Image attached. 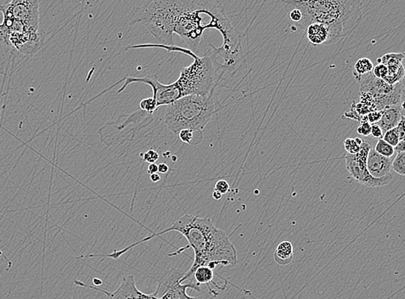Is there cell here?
Listing matches in <instances>:
<instances>
[{"mask_svg":"<svg viewBox=\"0 0 405 299\" xmlns=\"http://www.w3.org/2000/svg\"><path fill=\"white\" fill-rule=\"evenodd\" d=\"M135 22L141 24L158 44L173 46L176 34L187 49L196 53L207 29H216L223 37L221 47L213 46L217 58L226 70H235L244 60L241 33L226 17L218 0H147L134 12Z\"/></svg>","mask_w":405,"mask_h":299,"instance_id":"cell-1","label":"cell"},{"mask_svg":"<svg viewBox=\"0 0 405 299\" xmlns=\"http://www.w3.org/2000/svg\"><path fill=\"white\" fill-rule=\"evenodd\" d=\"M172 231H176L183 235L187 239L188 246L178 249L176 252L169 256L180 255L188 248L193 249L195 252L193 265L187 272H185L182 279V283L187 281L201 291V288L194 284L193 273L197 267L206 266L213 270L219 266H234L237 264V251L226 232L218 228L209 218H201L189 214L182 215L171 226L161 232L153 233L150 236L142 239V241H137L121 251L114 250L112 254L101 255L100 256L117 260L134 246Z\"/></svg>","mask_w":405,"mask_h":299,"instance_id":"cell-2","label":"cell"},{"mask_svg":"<svg viewBox=\"0 0 405 299\" xmlns=\"http://www.w3.org/2000/svg\"><path fill=\"white\" fill-rule=\"evenodd\" d=\"M299 10L302 22L299 29L306 30L313 22L327 26L335 43L349 36L358 27L363 17L360 0H285Z\"/></svg>","mask_w":405,"mask_h":299,"instance_id":"cell-3","label":"cell"},{"mask_svg":"<svg viewBox=\"0 0 405 299\" xmlns=\"http://www.w3.org/2000/svg\"><path fill=\"white\" fill-rule=\"evenodd\" d=\"M157 48L162 49L168 52L182 53L193 59L192 63L181 70L179 77L175 82L174 87L178 90L182 97L191 95H207L215 93L219 82L222 78L219 74L218 60L212 54L208 44L206 47V53L203 56H199L197 54L188 49L181 46H164L158 43H146V44L133 45L129 49H147Z\"/></svg>","mask_w":405,"mask_h":299,"instance_id":"cell-4","label":"cell"},{"mask_svg":"<svg viewBox=\"0 0 405 299\" xmlns=\"http://www.w3.org/2000/svg\"><path fill=\"white\" fill-rule=\"evenodd\" d=\"M164 108V124L175 136H178L184 129L202 131L217 112V103L215 93H210L184 96Z\"/></svg>","mask_w":405,"mask_h":299,"instance_id":"cell-5","label":"cell"},{"mask_svg":"<svg viewBox=\"0 0 405 299\" xmlns=\"http://www.w3.org/2000/svg\"><path fill=\"white\" fill-rule=\"evenodd\" d=\"M353 75L361 86V92L369 93L372 95L377 111L404 103L403 81L391 86L382 79L375 77L372 72L365 74L363 76Z\"/></svg>","mask_w":405,"mask_h":299,"instance_id":"cell-6","label":"cell"},{"mask_svg":"<svg viewBox=\"0 0 405 299\" xmlns=\"http://www.w3.org/2000/svg\"><path fill=\"white\" fill-rule=\"evenodd\" d=\"M371 148L372 145L368 141L363 140L358 153L346 154V168L350 176L361 185L370 188L382 187L391 182V180L393 179V175L389 174L387 176L380 178H376L371 176L366 166L367 157Z\"/></svg>","mask_w":405,"mask_h":299,"instance_id":"cell-7","label":"cell"},{"mask_svg":"<svg viewBox=\"0 0 405 299\" xmlns=\"http://www.w3.org/2000/svg\"><path fill=\"white\" fill-rule=\"evenodd\" d=\"M184 274L180 268L171 269L160 278L157 289L152 294L157 299H202L201 296H190L187 293L188 289L200 291L189 283H182Z\"/></svg>","mask_w":405,"mask_h":299,"instance_id":"cell-8","label":"cell"},{"mask_svg":"<svg viewBox=\"0 0 405 299\" xmlns=\"http://www.w3.org/2000/svg\"><path fill=\"white\" fill-rule=\"evenodd\" d=\"M40 0H11L0 6L5 17L14 18L35 31H39Z\"/></svg>","mask_w":405,"mask_h":299,"instance_id":"cell-9","label":"cell"},{"mask_svg":"<svg viewBox=\"0 0 405 299\" xmlns=\"http://www.w3.org/2000/svg\"><path fill=\"white\" fill-rule=\"evenodd\" d=\"M75 284L81 287H87L94 291H101L102 293L106 294V296H108L110 299H157L153 294L144 293L137 289L133 275H127L123 277L120 286L116 291L112 292L104 291L102 289L99 288L98 286H92L78 280H76Z\"/></svg>","mask_w":405,"mask_h":299,"instance_id":"cell-10","label":"cell"},{"mask_svg":"<svg viewBox=\"0 0 405 299\" xmlns=\"http://www.w3.org/2000/svg\"><path fill=\"white\" fill-rule=\"evenodd\" d=\"M366 166L369 173L376 178L384 177L391 173V157H384L376 152L372 147L369 151Z\"/></svg>","mask_w":405,"mask_h":299,"instance_id":"cell-11","label":"cell"},{"mask_svg":"<svg viewBox=\"0 0 405 299\" xmlns=\"http://www.w3.org/2000/svg\"><path fill=\"white\" fill-rule=\"evenodd\" d=\"M305 31L307 32L308 42L315 46L331 45L335 43L329 28L325 25L313 22L307 26Z\"/></svg>","mask_w":405,"mask_h":299,"instance_id":"cell-12","label":"cell"},{"mask_svg":"<svg viewBox=\"0 0 405 299\" xmlns=\"http://www.w3.org/2000/svg\"><path fill=\"white\" fill-rule=\"evenodd\" d=\"M404 103L401 104L399 106H389L383 110L382 117L377 125L381 128L383 133H385L386 131L396 127L400 120L404 117Z\"/></svg>","mask_w":405,"mask_h":299,"instance_id":"cell-13","label":"cell"},{"mask_svg":"<svg viewBox=\"0 0 405 299\" xmlns=\"http://www.w3.org/2000/svg\"><path fill=\"white\" fill-rule=\"evenodd\" d=\"M215 275H216V273H215L213 270L208 267V266H199V267H197V268L195 270V271H194V284H195L197 287H199V288H201V285H206L207 288L208 289V291H209L211 293H212V289H211V285H213V286H216V289L223 290V289L221 288V287L213 281Z\"/></svg>","mask_w":405,"mask_h":299,"instance_id":"cell-14","label":"cell"},{"mask_svg":"<svg viewBox=\"0 0 405 299\" xmlns=\"http://www.w3.org/2000/svg\"><path fill=\"white\" fill-rule=\"evenodd\" d=\"M274 260L280 266H287L293 260V245L290 241H282L274 252Z\"/></svg>","mask_w":405,"mask_h":299,"instance_id":"cell-15","label":"cell"},{"mask_svg":"<svg viewBox=\"0 0 405 299\" xmlns=\"http://www.w3.org/2000/svg\"><path fill=\"white\" fill-rule=\"evenodd\" d=\"M388 68V74L384 79V81L387 82L389 85L394 86L399 83L400 81H403L404 77V67L402 63L399 64L391 65L386 66Z\"/></svg>","mask_w":405,"mask_h":299,"instance_id":"cell-16","label":"cell"},{"mask_svg":"<svg viewBox=\"0 0 405 299\" xmlns=\"http://www.w3.org/2000/svg\"><path fill=\"white\" fill-rule=\"evenodd\" d=\"M180 140L186 144H189L192 146L199 145L203 140V133L201 130H190L184 129L178 133Z\"/></svg>","mask_w":405,"mask_h":299,"instance_id":"cell-17","label":"cell"},{"mask_svg":"<svg viewBox=\"0 0 405 299\" xmlns=\"http://www.w3.org/2000/svg\"><path fill=\"white\" fill-rule=\"evenodd\" d=\"M404 54L403 53H388L381 56L377 59V63L385 64L386 66H391V65L399 64L402 63V60L404 59Z\"/></svg>","mask_w":405,"mask_h":299,"instance_id":"cell-18","label":"cell"},{"mask_svg":"<svg viewBox=\"0 0 405 299\" xmlns=\"http://www.w3.org/2000/svg\"><path fill=\"white\" fill-rule=\"evenodd\" d=\"M373 67H374L373 63H372V61L370 59H359L358 61L355 63L353 74H356V75H359V76H363L365 74L372 72Z\"/></svg>","mask_w":405,"mask_h":299,"instance_id":"cell-19","label":"cell"},{"mask_svg":"<svg viewBox=\"0 0 405 299\" xmlns=\"http://www.w3.org/2000/svg\"><path fill=\"white\" fill-rule=\"evenodd\" d=\"M391 169L401 176H405V151L398 152L391 161Z\"/></svg>","mask_w":405,"mask_h":299,"instance_id":"cell-20","label":"cell"},{"mask_svg":"<svg viewBox=\"0 0 405 299\" xmlns=\"http://www.w3.org/2000/svg\"><path fill=\"white\" fill-rule=\"evenodd\" d=\"M376 152L382 155L384 157H391L395 153V149L393 146L389 145L388 143H386L385 140L380 139L377 141L375 148H373Z\"/></svg>","mask_w":405,"mask_h":299,"instance_id":"cell-21","label":"cell"},{"mask_svg":"<svg viewBox=\"0 0 405 299\" xmlns=\"http://www.w3.org/2000/svg\"><path fill=\"white\" fill-rule=\"evenodd\" d=\"M363 142V140L361 137H355V139H347L343 143L344 148L348 154L358 153L361 149V144Z\"/></svg>","mask_w":405,"mask_h":299,"instance_id":"cell-22","label":"cell"},{"mask_svg":"<svg viewBox=\"0 0 405 299\" xmlns=\"http://www.w3.org/2000/svg\"><path fill=\"white\" fill-rule=\"evenodd\" d=\"M139 107L140 110H142V111L146 112L148 114H154V112H156L157 108H158L157 106V102L152 97L144 99V100L140 101Z\"/></svg>","mask_w":405,"mask_h":299,"instance_id":"cell-23","label":"cell"},{"mask_svg":"<svg viewBox=\"0 0 405 299\" xmlns=\"http://www.w3.org/2000/svg\"><path fill=\"white\" fill-rule=\"evenodd\" d=\"M382 140H385L386 143H388L389 145H391L393 147L397 146V143L400 141L399 136H398V133L395 127L386 131L383 134Z\"/></svg>","mask_w":405,"mask_h":299,"instance_id":"cell-24","label":"cell"},{"mask_svg":"<svg viewBox=\"0 0 405 299\" xmlns=\"http://www.w3.org/2000/svg\"><path fill=\"white\" fill-rule=\"evenodd\" d=\"M361 126L356 129V131L359 135L361 136H370L371 135V124L369 123L366 115L361 118Z\"/></svg>","mask_w":405,"mask_h":299,"instance_id":"cell-25","label":"cell"},{"mask_svg":"<svg viewBox=\"0 0 405 299\" xmlns=\"http://www.w3.org/2000/svg\"><path fill=\"white\" fill-rule=\"evenodd\" d=\"M140 157H141L144 162L153 164V163H156L157 160L159 159V154L157 151H155L154 149L151 148L149 149L148 151H146L145 153L140 154Z\"/></svg>","mask_w":405,"mask_h":299,"instance_id":"cell-26","label":"cell"},{"mask_svg":"<svg viewBox=\"0 0 405 299\" xmlns=\"http://www.w3.org/2000/svg\"><path fill=\"white\" fill-rule=\"evenodd\" d=\"M372 73L373 74V76L375 77L384 80V79L386 78V76H387V74H388V68L385 64L377 63L372 68Z\"/></svg>","mask_w":405,"mask_h":299,"instance_id":"cell-27","label":"cell"},{"mask_svg":"<svg viewBox=\"0 0 405 299\" xmlns=\"http://www.w3.org/2000/svg\"><path fill=\"white\" fill-rule=\"evenodd\" d=\"M215 190L218 191V192L222 194V195L228 193L230 190L229 183L226 182V180H223V179H222V180H219V181L216 182V186H215Z\"/></svg>","mask_w":405,"mask_h":299,"instance_id":"cell-28","label":"cell"},{"mask_svg":"<svg viewBox=\"0 0 405 299\" xmlns=\"http://www.w3.org/2000/svg\"><path fill=\"white\" fill-rule=\"evenodd\" d=\"M382 114H383V110H378V111L369 112L368 114L366 115V117H367L369 123L377 124L382 117Z\"/></svg>","mask_w":405,"mask_h":299,"instance_id":"cell-29","label":"cell"},{"mask_svg":"<svg viewBox=\"0 0 405 299\" xmlns=\"http://www.w3.org/2000/svg\"><path fill=\"white\" fill-rule=\"evenodd\" d=\"M383 131L377 124H371V135L372 137L380 140L383 137Z\"/></svg>","mask_w":405,"mask_h":299,"instance_id":"cell-30","label":"cell"},{"mask_svg":"<svg viewBox=\"0 0 405 299\" xmlns=\"http://www.w3.org/2000/svg\"><path fill=\"white\" fill-rule=\"evenodd\" d=\"M404 123H405V118L402 117L401 120H400L399 122L397 124V126L395 127L396 130H397V133H398V136H399V140H405V128H404Z\"/></svg>","mask_w":405,"mask_h":299,"instance_id":"cell-31","label":"cell"},{"mask_svg":"<svg viewBox=\"0 0 405 299\" xmlns=\"http://www.w3.org/2000/svg\"><path fill=\"white\" fill-rule=\"evenodd\" d=\"M395 151L398 152H403L405 151V140H400L399 142L397 143V146L394 147Z\"/></svg>","mask_w":405,"mask_h":299,"instance_id":"cell-32","label":"cell"},{"mask_svg":"<svg viewBox=\"0 0 405 299\" xmlns=\"http://www.w3.org/2000/svg\"><path fill=\"white\" fill-rule=\"evenodd\" d=\"M147 172H148L150 175H151V174L157 173V172H158V165H157L156 163L150 164L148 168H147Z\"/></svg>","mask_w":405,"mask_h":299,"instance_id":"cell-33","label":"cell"},{"mask_svg":"<svg viewBox=\"0 0 405 299\" xmlns=\"http://www.w3.org/2000/svg\"><path fill=\"white\" fill-rule=\"evenodd\" d=\"M169 166L165 163H162L158 165V172L162 174L168 173Z\"/></svg>","mask_w":405,"mask_h":299,"instance_id":"cell-34","label":"cell"},{"mask_svg":"<svg viewBox=\"0 0 405 299\" xmlns=\"http://www.w3.org/2000/svg\"><path fill=\"white\" fill-rule=\"evenodd\" d=\"M150 179H151V182L156 183V182H158L161 180V176H159L158 173L151 174V175H150Z\"/></svg>","mask_w":405,"mask_h":299,"instance_id":"cell-35","label":"cell"},{"mask_svg":"<svg viewBox=\"0 0 405 299\" xmlns=\"http://www.w3.org/2000/svg\"><path fill=\"white\" fill-rule=\"evenodd\" d=\"M212 198L215 199V200H221L222 198V194L220 193L218 191H216V190H213V192L212 194Z\"/></svg>","mask_w":405,"mask_h":299,"instance_id":"cell-36","label":"cell"},{"mask_svg":"<svg viewBox=\"0 0 405 299\" xmlns=\"http://www.w3.org/2000/svg\"><path fill=\"white\" fill-rule=\"evenodd\" d=\"M92 282H93V284H94L96 286H99V285H101V284H102V281H101V280H99V279H96V278L93 279V281H92Z\"/></svg>","mask_w":405,"mask_h":299,"instance_id":"cell-37","label":"cell"}]
</instances>
